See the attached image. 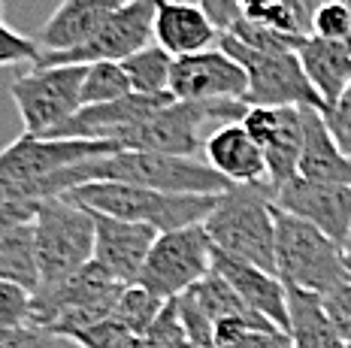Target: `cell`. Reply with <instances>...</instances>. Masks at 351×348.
<instances>
[{"label":"cell","instance_id":"cell-1","mask_svg":"<svg viewBox=\"0 0 351 348\" xmlns=\"http://www.w3.org/2000/svg\"><path fill=\"white\" fill-rule=\"evenodd\" d=\"M70 203L109 219L149 224L158 234L194 227L215 212L221 194H164L155 188L124 185V182H91L64 194Z\"/></svg>","mask_w":351,"mask_h":348},{"label":"cell","instance_id":"cell-2","mask_svg":"<svg viewBox=\"0 0 351 348\" xmlns=\"http://www.w3.org/2000/svg\"><path fill=\"white\" fill-rule=\"evenodd\" d=\"M203 227L215 251L276 273V191L269 185L230 188Z\"/></svg>","mask_w":351,"mask_h":348},{"label":"cell","instance_id":"cell-3","mask_svg":"<svg viewBox=\"0 0 351 348\" xmlns=\"http://www.w3.org/2000/svg\"><path fill=\"white\" fill-rule=\"evenodd\" d=\"M276 275L285 288L327 297L351 279L342 245L276 206Z\"/></svg>","mask_w":351,"mask_h":348},{"label":"cell","instance_id":"cell-4","mask_svg":"<svg viewBox=\"0 0 351 348\" xmlns=\"http://www.w3.org/2000/svg\"><path fill=\"white\" fill-rule=\"evenodd\" d=\"M34 255L40 288H55L94 260V215L67 197L40 200L34 219Z\"/></svg>","mask_w":351,"mask_h":348},{"label":"cell","instance_id":"cell-5","mask_svg":"<svg viewBox=\"0 0 351 348\" xmlns=\"http://www.w3.org/2000/svg\"><path fill=\"white\" fill-rule=\"evenodd\" d=\"M124 288L128 285H121L106 266L91 260L67 282L34 294V327L67 336L73 330L106 321L119 306Z\"/></svg>","mask_w":351,"mask_h":348},{"label":"cell","instance_id":"cell-6","mask_svg":"<svg viewBox=\"0 0 351 348\" xmlns=\"http://www.w3.org/2000/svg\"><path fill=\"white\" fill-rule=\"evenodd\" d=\"M248 106L243 100H212V103H185V100H173L152 119L119 140L121 151H149V155H173V158H197L206 149L203 140V125L206 121H243Z\"/></svg>","mask_w":351,"mask_h":348},{"label":"cell","instance_id":"cell-7","mask_svg":"<svg viewBox=\"0 0 351 348\" xmlns=\"http://www.w3.org/2000/svg\"><path fill=\"white\" fill-rule=\"evenodd\" d=\"M121 151L119 142H88V140H40L21 134L0 151V197L34 200V185L70 170L76 164L94 161Z\"/></svg>","mask_w":351,"mask_h":348},{"label":"cell","instance_id":"cell-8","mask_svg":"<svg viewBox=\"0 0 351 348\" xmlns=\"http://www.w3.org/2000/svg\"><path fill=\"white\" fill-rule=\"evenodd\" d=\"M218 49L228 52L245 70V76H248L245 106H269V110L294 106V110L324 112V103H321L318 91L312 88L297 52H288V55L258 52V49L243 46L233 34H221Z\"/></svg>","mask_w":351,"mask_h":348},{"label":"cell","instance_id":"cell-9","mask_svg":"<svg viewBox=\"0 0 351 348\" xmlns=\"http://www.w3.org/2000/svg\"><path fill=\"white\" fill-rule=\"evenodd\" d=\"M212 255H215V249H212V239L203 224L160 234L145 258L136 285L164 303L179 300L182 294L191 291L197 282H203L212 273Z\"/></svg>","mask_w":351,"mask_h":348},{"label":"cell","instance_id":"cell-10","mask_svg":"<svg viewBox=\"0 0 351 348\" xmlns=\"http://www.w3.org/2000/svg\"><path fill=\"white\" fill-rule=\"evenodd\" d=\"M88 67H34L16 76L10 97L27 136H49L82 110V82Z\"/></svg>","mask_w":351,"mask_h":348},{"label":"cell","instance_id":"cell-11","mask_svg":"<svg viewBox=\"0 0 351 348\" xmlns=\"http://www.w3.org/2000/svg\"><path fill=\"white\" fill-rule=\"evenodd\" d=\"M155 10L158 0H128L91 40L70 52H43L34 67H91L100 61H128L130 55L155 46Z\"/></svg>","mask_w":351,"mask_h":348},{"label":"cell","instance_id":"cell-12","mask_svg":"<svg viewBox=\"0 0 351 348\" xmlns=\"http://www.w3.org/2000/svg\"><path fill=\"white\" fill-rule=\"evenodd\" d=\"M239 125L248 130V136L263 151V161L269 170V188L279 191L288 182H294L300 176V158H303L306 142L303 110H294V106H285V110L248 106Z\"/></svg>","mask_w":351,"mask_h":348},{"label":"cell","instance_id":"cell-13","mask_svg":"<svg viewBox=\"0 0 351 348\" xmlns=\"http://www.w3.org/2000/svg\"><path fill=\"white\" fill-rule=\"evenodd\" d=\"M170 94L185 103H212V100H243L248 94V76L221 49L176 58Z\"/></svg>","mask_w":351,"mask_h":348},{"label":"cell","instance_id":"cell-14","mask_svg":"<svg viewBox=\"0 0 351 348\" xmlns=\"http://www.w3.org/2000/svg\"><path fill=\"white\" fill-rule=\"evenodd\" d=\"M173 94L164 97H143V94H128L112 103L100 106H82L70 121H64L58 130L40 140H88V142H119L128 130L143 125L164 106L173 103Z\"/></svg>","mask_w":351,"mask_h":348},{"label":"cell","instance_id":"cell-15","mask_svg":"<svg viewBox=\"0 0 351 348\" xmlns=\"http://www.w3.org/2000/svg\"><path fill=\"white\" fill-rule=\"evenodd\" d=\"M276 206L288 215H297L306 224L318 227L333 243H346L351 234V188L321 185L297 176L294 182L276 191Z\"/></svg>","mask_w":351,"mask_h":348},{"label":"cell","instance_id":"cell-16","mask_svg":"<svg viewBox=\"0 0 351 348\" xmlns=\"http://www.w3.org/2000/svg\"><path fill=\"white\" fill-rule=\"evenodd\" d=\"M91 212V209H88ZM94 215V260L106 266L121 285H136L152 245L158 243V230L149 224H134L109 215Z\"/></svg>","mask_w":351,"mask_h":348},{"label":"cell","instance_id":"cell-17","mask_svg":"<svg viewBox=\"0 0 351 348\" xmlns=\"http://www.w3.org/2000/svg\"><path fill=\"white\" fill-rule=\"evenodd\" d=\"M212 270L243 297L248 309H254L267 321H273L276 327L288 330V288H285V282L276 273L243 264V260L228 258L221 251L212 255Z\"/></svg>","mask_w":351,"mask_h":348},{"label":"cell","instance_id":"cell-18","mask_svg":"<svg viewBox=\"0 0 351 348\" xmlns=\"http://www.w3.org/2000/svg\"><path fill=\"white\" fill-rule=\"evenodd\" d=\"M206 164L218 176L237 185H269V170L263 161V151L258 142L248 136V130L233 121V125H221L206 136Z\"/></svg>","mask_w":351,"mask_h":348},{"label":"cell","instance_id":"cell-19","mask_svg":"<svg viewBox=\"0 0 351 348\" xmlns=\"http://www.w3.org/2000/svg\"><path fill=\"white\" fill-rule=\"evenodd\" d=\"M221 31L206 18V12L188 0H158L155 10V42L173 58H185L212 49Z\"/></svg>","mask_w":351,"mask_h":348},{"label":"cell","instance_id":"cell-20","mask_svg":"<svg viewBox=\"0 0 351 348\" xmlns=\"http://www.w3.org/2000/svg\"><path fill=\"white\" fill-rule=\"evenodd\" d=\"M128 0H61L40 31L43 52H70L82 46Z\"/></svg>","mask_w":351,"mask_h":348},{"label":"cell","instance_id":"cell-21","mask_svg":"<svg viewBox=\"0 0 351 348\" xmlns=\"http://www.w3.org/2000/svg\"><path fill=\"white\" fill-rule=\"evenodd\" d=\"M300 64H303L306 76H309L312 88L318 91L321 103L327 110H336L351 88V40L333 42L309 37L300 46Z\"/></svg>","mask_w":351,"mask_h":348},{"label":"cell","instance_id":"cell-22","mask_svg":"<svg viewBox=\"0 0 351 348\" xmlns=\"http://www.w3.org/2000/svg\"><path fill=\"white\" fill-rule=\"evenodd\" d=\"M306 121V142L303 158H300V176L321 185H348L351 188V161L342 155L336 140L327 130L324 112L303 110Z\"/></svg>","mask_w":351,"mask_h":348},{"label":"cell","instance_id":"cell-23","mask_svg":"<svg viewBox=\"0 0 351 348\" xmlns=\"http://www.w3.org/2000/svg\"><path fill=\"white\" fill-rule=\"evenodd\" d=\"M288 336L294 348H346L324 309V297L288 288Z\"/></svg>","mask_w":351,"mask_h":348},{"label":"cell","instance_id":"cell-24","mask_svg":"<svg viewBox=\"0 0 351 348\" xmlns=\"http://www.w3.org/2000/svg\"><path fill=\"white\" fill-rule=\"evenodd\" d=\"M212 348H294L288 330L276 327L258 312L237 318H224L215 324Z\"/></svg>","mask_w":351,"mask_h":348},{"label":"cell","instance_id":"cell-25","mask_svg":"<svg viewBox=\"0 0 351 348\" xmlns=\"http://www.w3.org/2000/svg\"><path fill=\"white\" fill-rule=\"evenodd\" d=\"M173 64H176V58L170 52H164L155 42V46L143 49V52L130 55L128 61H121V67L130 79L134 94H143V97H164V94H170Z\"/></svg>","mask_w":351,"mask_h":348},{"label":"cell","instance_id":"cell-26","mask_svg":"<svg viewBox=\"0 0 351 348\" xmlns=\"http://www.w3.org/2000/svg\"><path fill=\"white\" fill-rule=\"evenodd\" d=\"M0 282H16L36 294L40 270H36L34 255V224L0 236Z\"/></svg>","mask_w":351,"mask_h":348},{"label":"cell","instance_id":"cell-27","mask_svg":"<svg viewBox=\"0 0 351 348\" xmlns=\"http://www.w3.org/2000/svg\"><path fill=\"white\" fill-rule=\"evenodd\" d=\"M134 94L130 79L124 73L121 64L115 61H100L91 64L85 70V82H82V106H100V103H112Z\"/></svg>","mask_w":351,"mask_h":348},{"label":"cell","instance_id":"cell-28","mask_svg":"<svg viewBox=\"0 0 351 348\" xmlns=\"http://www.w3.org/2000/svg\"><path fill=\"white\" fill-rule=\"evenodd\" d=\"M167 303L158 300L155 294H149L140 285H128L124 294L119 297V306H115L112 318L121 321L128 330H134L140 339H145V333L152 330V324L158 321V315L164 312Z\"/></svg>","mask_w":351,"mask_h":348},{"label":"cell","instance_id":"cell-29","mask_svg":"<svg viewBox=\"0 0 351 348\" xmlns=\"http://www.w3.org/2000/svg\"><path fill=\"white\" fill-rule=\"evenodd\" d=\"M64 339L76 343L79 348H143V339L134 330H128L121 321H115L112 315L106 321H97L91 327L73 330Z\"/></svg>","mask_w":351,"mask_h":348},{"label":"cell","instance_id":"cell-30","mask_svg":"<svg viewBox=\"0 0 351 348\" xmlns=\"http://www.w3.org/2000/svg\"><path fill=\"white\" fill-rule=\"evenodd\" d=\"M0 327L25 330L34 327V291L16 282H0Z\"/></svg>","mask_w":351,"mask_h":348},{"label":"cell","instance_id":"cell-31","mask_svg":"<svg viewBox=\"0 0 351 348\" xmlns=\"http://www.w3.org/2000/svg\"><path fill=\"white\" fill-rule=\"evenodd\" d=\"M312 37L318 40H351V3L348 0H333L321 10L312 12Z\"/></svg>","mask_w":351,"mask_h":348},{"label":"cell","instance_id":"cell-32","mask_svg":"<svg viewBox=\"0 0 351 348\" xmlns=\"http://www.w3.org/2000/svg\"><path fill=\"white\" fill-rule=\"evenodd\" d=\"M40 55H43V49L36 46V40L12 31L10 25L0 21V67H12V64H21V61L36 64Z\"/></svg>","mask_w":351,"mask_h":348},{"label":"cell","instance_id":"cell-33","mask_svg":"<svg viewBox=\"0 0 351 348\" xmlns=\"http://www.w3.org/2000/svg\"><path fill=\"white\" fill-rule=\"evenodd\" d=\"M0 348H79V345L40 327H25V330L0 327Z\"/></svg>","mask_w":351,"mask_h":348},{"label":"cell","instance_id":"cell-34","mask_svg":"<svg viewBox=\"0 0 351 348\" xmlns=\"http://www.w3.org/2000/svg\"><path fill=\"white\" fill-rule=\"evenodd\" d=\"M40 200H19V197H0V236L12 234L19 227H31L36 219Z\"/></svg>","mask_w":351,"mask_h":348},{"label":"cell","instance_id":"cell-35","mask_svg":"<svg viewBox=\"0 0 351 348\" xmlns=\"http://www.w3.org/2000/svg\"><path fill=\"white\" fill-rule=\"evenodd\" d=\"M324 309H327V315H330L333 327L339 330V336L346 339V345H348L351 343V279L324 297Z\"/></svg>","mask_w":351,"mask_h":348},{"label":"cell","instance_id":"cell-36","mask_svg":"<svg viewBox=\"0 0 351 348\" xmlns=\"http://www.w3.org/2000/svg\"><path fill=\"white\" fill-rule=\"evenodd\" d=\"M194 3L206 12V18L221 34L233 31V25L243 18V3H239V0H194Z\"/></svg>","mask_w":351,"mask_h":348},{"label":"cell","instance_id":"cell-37","mask_svg":"<svg viewBox=\"0 0 351 348\" xmlns=\"http://www.w3.org/2000/svg\"><path fill=\"white\" fill-rule=\"evenodd\" d=\"M324 121H327L330 136L336 140V146H339L342 155L351 161V106H336V110H327Z\"/></svg>","mask_w":351,"mask_h":348},{"label":"cell","instance_id":"cell-38","mask_svg":"<svg viewBox=\"0 0 351 348\" xmlns=\"http://www.w3.org/2000/svg\"><path fill=\"white\" fill-rule=\"evenodd\" d=\"M297 3L303 6V10L312 16V12H315V10H321V6H324V3H333V0H297Z\"/></svg>","mask_w":351,"mask_h":348},{"label":"cell","instance_id":"cell-39","mask_svg":"<svg viewBox=\"0 0 351 348\" xmlns=\"http://www.w3.org/2000/svg\"><path fill=\"white\" fill-rule=\"evenodd\" d=\"M342 258H346V266H348V273H351V234H348L346 243H342Z\"/></svg>","mask_w":351,"mask_h":348},{"label":"cell","instance_id":"cell-40","mask_svg":"<svg viewBox=\"0 0 351 348\" xmlns=\"http://www.w3.org/2000/svg\"><path fill=\"white\" fill-rule=\"evenodd\" d=\"M339 106H351V88L346 91V97H342V103H339Z\"/></svg>","mask_w":351,"mask_h":348},{"label":"cell","instance_id":"cell-41","mask_svg":"<svg viewBox=\"0 0 351 348\" xmlns=\"http://www.w3.org/2000/svg\"><path fill=\"white\" fill-rule=\"evenodd\" d=\"M0 16H3V0H0Z\"/></svg>","mask_w":351,"mask_h":348},{"label":"cell","instance_id":"cell-42","mask_svg":"<svg viewBox=\"0 0 351 348\" xmlns=\"http://www.w3.org/2000/svg\"><path fill=\"white\" fill-rule=\"evenodd\" d=\"M348 3H351V0H348Z\"/></svg>","mask_w":351,"mask_h":348}]
</instances>
